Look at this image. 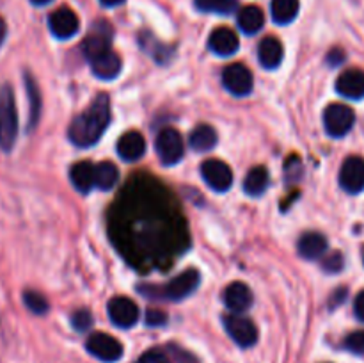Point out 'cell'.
<instances>
[{
  "instance_id": "obj_7",
  "label": "cell",
  "mask_w": 364,
  "mask_h": 363,
  "mask_svg": "<svg viewBox=\"0 0 364 363\" xmlns=\"http://www.w3.org/2000/svg\"><path fill=\"white\" fill-rule=\"evenodd\" d=\"M224 327L233 342L240 347H252L258 342V327L247 317L240 313H230L224 317Z\"/></svg>"
},
{
  "instance_id": "obj_18",
  "label": "cell",
  "mask_w": 364,
  "mask_h": 363,
  "mask_svg": "<svg viewBox=\"0 0 364 363\" xmlns=\"http://www.w3.org/2000/svg\"><path fill=\"white\" fill-rule=\"evenodd\" d=\"M146 152V141L142 137V134L139 132L130 130L127 134H123L117 141V153L123 160L127 162H135V160L141 159Z\"/></svg>"
},
{
  "instance_id": "obj_31",
  "label": "cell",
  "mask_w": 364,
  "mask_h": 363,
  "mask_svg": "<svg viewBox=\"0 0 364 363\" xmlns=\"http://www.w3.org/2000/svg\"><path fill=\"white\" fill-rule=\"evenodd\" d=\"M343 265H345V260H343V255H341L340 251L329 253V255H326V258H323V262H322L323 270L329 274L340 273V270L343 269Z\"/></svg>"
},
{
  "instance_id": "obj_8",
  "label": "cell",
  "mask_w": 364,
  "mask_h": 363,
  "mask_svg": "<svg viewBox=\"0 0 364 363\" xmlns=\"http://www.w3.org/2000/svg\"><path fill=\"white\" fill-rule=\"evenodd\" d=\"M110 41H112V27L107 21H98L92 25L91 32L82 43V52H84L85 59L91 63L96 57L110 52Z\"/></svg>"
},
{
  "instance_id": "obj_3",
  "label": "cell",
  "mask_w": 364,
  "mask_h": 363,
  "mask_svg": "<svg viewBox=\"0 0 364 363\" xmlns=\"http://www.w3.org/2000/svg\"><path fill=\"white\" fill-rule=\"evenodd\" d=\"M199 273L196 269H187L176 278L169 281V283L162 285V287H153V285H142L139 287V292L144 294L146 298L164 299V301H181V299L188 298L196 288L199 287Z\"/></svg>"
},
{
  "instance_id": "obj_34",
  "label": "cell",
  "mask_w": 364,
  "mask_h": 363,
  "mask_svg": "<svg viewBox=\"0 0 364 363\" xmlns=\"http://www.w3.org/2000/svg\"><path fill=\"white\" fill-rule=\"evenodd\" d=\"M135 363H171L169 356L160 349H149Z\"/></svg>"
},
{
  "instance_id": "obj_4",
  "label": "cell",
  "mask_w": 364,
  "mask_h": 363,
  "mask_svg": "<svg viewBox=\"0 0 364 363\" xmlns=\"http://www.w3.org/2000/svg\"><path fill=\"white\" fill-rule=\"evenodd\" d=\"M18 137V112L14 91L9 84L0 85V148L11 152Z\"/></svg>"
},
{
  "instance_id": "obj_10",
  "label": "cell",
  "mask_w": 364,
  "mask_h": 363,
  "mask_svg": "<svg viewBox=\"0 0 364 363\" xmlns=\"http://www.w3.org/2000/svg\"><path fill=\"white\" fill-rule=\"evenodd\" d=\"M201 177L206 182V185L217 192L230 191L231 185H233V171L223 160H205L201 164Z\"/></svg>"
},
{
  "instance_id": "obj_17",
  "label": "cell",
  "mask_w": 364,
  "mask_h": 363,
  "mask_svg": "<svg viewBox=\"0 0 364 363\" xmlns=\"http://www.w3.org/2000/svg\"><path fill=\"white\" fill-rule=\"evenodd\" d=\"M238 46H240L238 36L228 27L215 28L208 38V48L219 57L233 56V53L238 50Z\"/></svg>"
},
{
  "instance_id": "obj_9",
  "label": "cell",
  "mask_w": 364,
  "mask_h": 363,
  "mask_svg": "<svg viewBox=\"0 0 364 363\" xmlns=\"http://www.w3.org/2000/svg\"><path fill=\"white\" fill-rule=\"evenodd\" d=\"M85 349H87L89 354L105 363H114L123 356L121 342L107 333H92L85 342Z\"/></svg>"
},
{
  "instance_id": "obj_2",
  "label": "cell",
  "mask_w": 364,
  "mask_h": 363,
  "mask_svg": "<svg viewBox=\"0 0 364 363\" xmlns=\"http://www.w3.org/2000/svg\"><path fill=\"white\" fill-rule=\"evenodd\" d=\"M110 123V100L105 93L96 96L91 105L78 114L70 125V141L75 146L87 148L96 144Z\"/></svg>"
},
{
  "instance_id": "obj_15",
  "label": "cell",
  "mask_w": 364,
  "mask_h": 363,
  "mask_svg": "<svg viewBox=\"0 0 364 363\" xmlns=\"http://www.w3.org/2000/svg\"><path fill=\"white\" fill-rule=\"evenodd\" d=\"M336 91L343 98L363 100L364 98V71L359 68L345 70L336 80Z\"/></svg>"
},
{
  "instance_id": "obj_20",
  "label": "cell",
  "mask_w": 364,
  "mask_h": 363,
  "mask_svg": "<svg viewBox=\"0 0 364 363\" xmlns=\"http://www.w3.org/2000/svg\"><path fill=\"white\" fill-rule=\"evenodd\" d=\"M299 255L306 260L322 258L327 251V238L318 231H308L299 238Z\"/></svg>"
},
{
  "instance_id": "obj_24",
  "label": "cell",
  "mask_w": 364,
  "mask_h": 363,
  "mask_svg": "<svg viewBox=\"0 0 364 363\" xmlns=\"http://www.w3.org/2000/svg\"><path fill=\"white\" fill-rule=\"evenodd\" d=\"M188 144L196 152H210L213 146L217 144V132L210 125H198L194 130L191 132L188 137Z\"/></svg>"
},
{
  "instance_id": "obj_1",
  "label": "cell",
  "mask_w": 364,
  "mask_h": 363,
  "mask_svg": "<svg viewBox=\"0 0 364 363\" xmlns=\"http://www.w3.org/2000/svg\"><path fill=\"white\" fill-rule=\"evenodd\" d=\"M110 242L141 273L166 270L191 246L187 221L173 192L135 174L109 210Z\"/></svg>"
},
{
  "instance_id": "obj_5",
  "label": "cell",
  "mask_w": 364,
  "mask_h": 363,
  "mask_svg": "<svg viewBox=\"0 0 364 363\" xmlns=\"http://www.w3.org/2000/svg\"><path fill=\"white\" fill-rule=\"evenodd\" d=\"M155 148L156 155H159L160 162H162L164 166H174V164H178L183 159V137H181L180 132L173 127L162 128V130L159 132L155 141Z\"/></svg>"
},
{
  "instance_id": "obj_27",
  "label": "cell",
  "mask_w": 364,
  "mask_h": 363,
  "mask_svg": "<svg viewBox=\"0 0 364 363\" xmlns=\"http://www.w3.org/2000/svg\"><path fill=\"white\" fill-rule=\"evenodd\" d=\"M96 169V187L102 189V191H110L114 185L119 180V169L114 166L112 162H100L98 166H95Z\"/></svg>"
},
{
  "instance_id": "obj_12",
  "label": "cell",
  "mask_w": 364,
  "mask_h": 363,
  "mask_svg": "<svg viewBox=\"0 0 364 363\" xmlns=\"http://www.w3.org/2000/svg\"><path fill=\"white\" fill-rule=\"evenodd\" d=\"M340 185L348 194H359L364 191V159L352 155L345 159L340 169Z\"/></svg>"
},
{
  "instance_id": "obj_6",
  "label": "cell",
  "mask_w": 364,
  "mask_h": 363,
  "mask_svg": "<svg viewBox=\"0 0 364 363\" xmlns=\"http://www.w3.org/2000/svg\"><path fill=\"white\" fill-rule=\"evenodd\" d=\"M355 123V114L350 107L341 105V103H331L323 110V127L331 137H343L352 130Z\"/></svg>"
},
{
  "instance_id": "obj_16",
  "label": "cell",
  "mask_w": 364,
  "mask_h": 363,
  "mask_svg": "<svg viewBox=\"0 0 364 363\" xmlns=\"http://www.w3.org/2000/svg\"><path fill=\"white\" fill-rule=\"evenodd\" d=\"M224 305L231 310L233 313H244L251 308L252 305V292L242 281H233L228 285L226 290L223 294Z\"/></svg>"
},
{
  "instance_id": "obj_25",
  "label": "cell",
  "mask_w": 364,
  "mask_h": 363,
  "mask_svg": "<svg viewBox=\"0 0 364 363\" xmlns=\"http://www.w3.org/2000/svg\"><path fill=\"white\" fill-rule=\"evenodd\" d=\"M299 0H272L270 4V13L272 20L279 25H288L297 18L299 14Z\"/></svg>"
},
{
  "instance_id": "obj_36",
  "label": "cell",
  "mask_w": 364,
  "mask_h": 363,
  "mask_svg": "<svg viewBox=\"0 0 364 363\" xmlns=\"http://www.w3.org/2000/svg\"><path fill=\"white\" fill-rule=\"evenodd\" d=\"M354 312H355V317H358L361 322H364V290L359 292L358 298H355Z\"/></svg>"
},
{
  "instance_id": "obj_28",
  "label": "cell",
  "mask_w": 364,
  "mask_h": 363,
  "mask_svg": "<svg viewBox=\"0 0 364 363\" xmlns=\"http://www.w3.org/2000/svg\"><path fill=\"white\" fill-rule=\"evenodd\" d=\"M196 9L203 13L231 14L238 9L237 0H194Z\"/></svg>"
},
{
  "instance_id": "obj_11",
  "label": "cell",
  "mask_w": 364,
  "mask_h": 363,
  "mask_svg": "<svg viewBox=\"0 0 364 363\" xmlns=\"http://www.w3.org/2000/svg\"><path fill=\"white\" fill-rule=\"evenodd\" d=\"M107 312H109V319L112 320V324L123 327V330L134 327L139 320V306L124 295L110 299L107 305Z\"/></svg>"
},
{
  "instance_id": "obj_40",
  "label": "cell",
  "mask_w": 364,
  "mask_h": 363,
  "mask_svg": "<svg viewBox=\"0 0 364 363\" xmlns=\"http://www.w3.org/2000/svg\"><path fill=\"white\" fill-rule=\"evenodd\" d=\"M31 2L34 4V6H46V4H50L52 0H31Z\"/></svg>"
},
{
  "instance_id": "obj_30",
  "label": "cell",
  "mask_w": 364,
  "mask_h": 363,
  "mask_svg": "<svg viewBox=\"0 0 364 363\" xmlns=\"http://www.w3.org/2000/svg\"><path fill=\"white\" fill-rule=\"evenodd\" d=\"M23 302L32 313H36V315H45V313L48 312V308H50L48 301L45 299V295H41L39 292H34V290L25 292Z\"/></svg>"
},
{
  "instance_id": "obj_23",
  "label": "cell",
  "mask_w": 364,
  "mask_h": 363,
  "mask_svg": "<svg viewBox=\"0 0 364 363\" xmlns=\"http://www.w3.org/2000/svg\"><path fill=\"white\" fill-rule=\"evenodd\" d=\"M237 21L240 31L251 36L262 31L263 23H265V14H263V11L258 6H245L238 13Z\"/></svg>"
},
{
  "instance_id": "obj_35",
  "label": "cell",
  "mask_w": 364,
  "mask_h": 363,
  "mask_svg": "<svg viewBox=\"0 0 364 363\" xmlns=\"http://www.w3.org/2000/svg\"><path fill=\"white\" fill-rule=\"evenodd\" d=\"M144 320H146V324H148V326L160 327V326H164V324L167 322V313L162 312V310L149 308L148 312H146Z\"/></svg>"
},
{
  "instance_id": "obj_41",
  "label": "cell",
  "mask_w": 364,
  "mask_h": 363,
  "mask_svg": "<svg viewBox=\"0 0 364 363\" xmlns=\"http://www.w3.org/2000/svg\"><path fill=\"white\" fill-rule=\"evenodd\" d=\"M363 262H364V249H363Z\"/></svg>"
},
{
  "instance_id": "obj_26",
  "label": "cell",
  "mask_w": 364,
  "mask_h": 363,
  "mask_svg": "<svg viewBox=\"0 0 364 363\" xmlns=\"http://www.w3.org/2000/svg\"><path fill=\"white\" fill-rule=\"evenodd\" d=\"M269 187V171L263 166L252 167L244 180V191L252 198H258Z\"/></svg>"
},
{
  "instance_id": "obj_19",
  "label": "cell",
  "mask_w": 364,
  "mask_h": 363,
  "mask_svg": "<svg viewBox=\"0 0 364 363\" xmlns=\"http://www.w3.org/2000/svg\"><path fill=\"white\" fill-rule=\"evenodd\" d=\"M258 59L265 70H276L283 60V45L274 36H267L258 45Z\"/></svg>"
},
{
  "instance_id": "obj_37",
  "label": "cell",
  "mask_w": 364,
  "mask_h": 363,
  "mask_svg": "<svg viewBox=\"0 0 364 363\" xmlns=\"http://www.w3.org/2000/svg\"><path fill=\"white\" fill-rule=\"evenodd\" d=\"M343 60H345V53H343V50H340V48L331 50L329 57H327V63H329L331 66H338V64H341Z\"/></svg>"
},
{
  "instance_id": "obj_32",
  "label": "cell",
  "mask_w": 364,
  "mask_h": 363,
  "mask_svg": "<svg viewBox=\"0 0 364 363\" xmlns=\"http://www.w3.org/2000/svg\"><path fill=\"white\" fill-rule=\"evenodd\" d=\"M71 324L77 331H87L92 326V315L89 310H78L71 315Z\"/></svg>"
},
{
  "instance_id": "obj_39",
  "label": "cell",
  "mask_w": 364,
  "mask_h": 363,
  "mask_svg": "<svg viewBox=\"0 0 364 363\" xmlns=\"http://www.w3.org/2000/svg\"><path fill=\"white\" fill-rule=\"evenodd\" d=\"M100 2H102L105 7H116V6H121L124 0H100Z\"/></svg>"
},
{
  "instance_id": "obj_33",
  "label": "cell",
  "mask_w": 364,
  "mask_h": 363,
  "mask_svg": "<svg viewBox=\"0 0 364 363\" xmlns=\"http://www.w3.org/2000/svg\"><path fill=\"white\" fill-rule=\"evenodd\" d=\"M345 347L354 354H364V331H354L345 338Z\"/></svg>"
},
{
  "instance_id": "obj_38",
  "label": "cell",
  "mask_w": 364,
  "mask_h": 363,
  "mask_svg": "<svg viewBox=\"0 0 364 363\" xmlns=\"http://www.w3.org/2000/svg\"><path fill=\"white\" fill-rule=\"evenodd\" d=\"M6 34H7V27H6V21L0 18V46H2L4 39H6Z\"/></svg>"
},
{
  "instance_id": "obj_22",
  "label": "cell",
  "mask_w": 364,
  "mask_h": 363,
  "mask_svg": "<svg viewBox=\"0 0 364 363\" xmlns=\"http://www.w3.org/2000/svg\"><path fill=\"white\" fill-rule=\"evenodd\" d=\"M121 66H123L121 57L117 53H114L112 50L103 53V56L96 57L95 60H91L92 73L98 78H102V80H112V78H116L121 73Z\"/></svg>"
},
{
  "instance_id": "obj_14",
  "label": "cell",
  "mask_w": 364,
  "mask_h": 363,
  "mask_svg": "<svg viewBox=\"0 0 364 363\" xmlns=\"http://www.w3.org/2000/svg\"><path fill=\"white\" fill-rule=\"evenodd\" d=\"M48 27L50 32L57 39H70L78 32L80 21H78V16L75 14L73 9H70V7H59V9L53 11L48 16Z\"/></svg>"
},
{
  "instance_id": "obj_21",
  "label": "cell",
  "mask_w": 364,
  "mask_h": 363,
  "mask_svg": "<svg viewBox=\"0 0 364 363\" xmlns=\"http://www.w3.org/2000/svg\"><path fill=\"white\" fill-rule=\"evenodd\" d=\"M70 178L73 187L80 194H89L92 187H96V169L91 162H77L70 169Z\"/></svg>"
},
{
  "instance_id": "obj_13",
  "label": "cell",
  "mask_w": 364,
  "mask_h": 363,
  "mask_svg": "<svg viewBox=\"0 0 364 363\" xmlns=\"http://www.w3.org/2000/svg\"><path fill=\"white\" fill-rule=\"evenodd\" d=\"M223 84L231 95L247 96L252 91V75L244 64H230L223 71Z\"/></svg>"
},
{
  "instance_id": "obj_29",
  "label": "cell",
  "mask_w": 364,
  "mask_h": 363,
  "mask_svg": "<svg viewBox=\"0 0 364 363\" xmlns=\"http://www.w3.org/2000/svg\"><path fill=\"white\" fill-rule=\"evenodd\" d=\"M25 88H27L28 100H31V120H28V128H34L38 123L39 110H41V96H39L38 84L28 73H25Z\"/></svg>"
}]
</instances>
